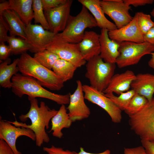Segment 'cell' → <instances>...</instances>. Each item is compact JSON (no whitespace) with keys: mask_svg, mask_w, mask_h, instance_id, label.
Listing matches in <instances>:
<instances>
[{"mask_svg":"<svg viewBox=\"0 0 154 154\" xmlns=\"http://www.w3.org/2000/svg\"><path fill=\"white\" fill-rule=\"evenodd\" d=\"M28 99L30 103L29 110L27 114L19 116V119L23 122H25L29 119L31 121V124L27 125L17 120L9 121L16 127H23L32 130L35 136L36 145L40 147L44 142L48 143L50 141V138L45 129L49 128L50 121L58 111L50 109L42 101L40 102L39 106L36 98L28 97Z\"/></svg>","mask_w":154,"mask_h":154,"instance_id":"cell-1","label":"cell"},{"mask_svg":"<svg viewBox=\"0 0 154 154\" xmlns=\"http://www.w3.org/2000/svg\"><path fill=\"white\" fill-rule=\"evenodd\" d=\"M11 81L12 91L19 97L26 95L28 97L47 99L61 105L69 103L70 94L61 95L51 92L43 88L32 77L17 73L13 76Z\"/></svg>","mask_w":154,"mask_h":154,"instance_id":"cell-2","label":"cell"},{"mask_svg":"<svg viewBox=\"0 0 154 154\" xmlns=\"http://www.w3.org/2000/svg\"><path fill=\"white\" fill-rule=\"evenodd\" d=\"M17 66L21 74L35 78L50 90L59 91L64 86V82L53 70L40 64L27 52L21 55Z\"/></svg>","mask_w":154,"mask_h":154,"instance_id":"cell-3","label":"cell"},{"mask_svg":"<svg viewBox=\"0 0 154 154\" xmlns=\"http://www.w3.org/2000/svg\"><path fill=\"white\" fill-rule=\"evenodd\" d=\"M96 27L97 23L92 15L82 6L78 14L70 16L64 29L55 35L53 41L78 44L82 40L86 29Z\"/></svg>","mask_w":154,"mask_h":154,"instance_id":"cell-4","label":"cell"},{"mask_svg":"<svg viewBox=\"0 0 154 154\" xmlns=\"http://www.w3.org/2000/svg\"><path fill=\"white\" fill-rule=\"evenodd\" d=\"M86 68L85 76L89 80L90 86L103 92L114 74L116 64L105 62L99 55L87 61Z\"/></svg>","mask_w":154,"mask_h":154,"instance_id":"cell-5","label":"cell"},{"mask_svg":"<svg viewBox=\"0 0 154 154\" xmlns=\"http://www.w3.org/2000/svg\"><path fill=\"white\" fill-rule=\"evenodd\" d=\"M129 117L131 129L141 139L154 142V98L139 112Z\"/></svg>","mask_w":154,"mask_h":154,"instance_id":"cell-6","label":"cell"},{"mask_svg":"<svg viewBox=\"0 0 154 154\" xmlns=\"http://www.w3.org/2000/svg\"><path fill=\"white\" fill-rule=\"evenodd\" d=\"M154 52V45L146 42H119V54L116 64L120 68L137 64L144 55Z\"/></svg>","mask_w":154,"mask_h":154,"instance_id":"cell-7","label":"cell"},{"mask_svg":"<svg viewBox=\"0 0 154 154\" xmlns=\"http://www.w3.org/2000/svg\"><path fill=\"white\" fill-rule=\"evenodd\" d=\"M82 88L85 99L98 105L105 110L110 116L113 122L115 123L121 122L122 111L103 92L87 85H83Z\"/></svg>","mask_w":154,"mask_h":154,"instance_id":"cell-8","label":"cell"},{"mask_svg":"<svg viewBox=\"0 0 154 154\" xmlns=\"http://www.w3.org/2000/svg\"><path fill=\"white\" fill-rule=\"evenodd\" d=\"M25 33V40L31 47L30 51L35 53L46 49L56 35L40 25L31 23L26 25Z\"/></svg>","mask_w":154,"mask_h":154,"instance_id":"cell-9","label":"cell"},{"mask_svg":"<svg viewBox=\"0 0 154 154\" xmlns=\"http://www.w3.org/2000/svg\"><path fill=\"white\" fill-rule=\"evenodd\" d=\"M100 4L105 14L113 20L117 29L127 25L133 19L129 12L131 6L123 0H100Z\"/></svg>","mask_w":154,"mask_h":154,"instance_id":"cell-10","label":"cell"},{"mask_svg":"<svg viewBox=\"0 0 154 154\" xmlns=\"http://www.w3.org/2000/svg\"><path fill=\"white\" fill-rule=\"evenodd\" d=\"M46 49L56 54L60 58L71 63L77 68L86 63L82 56L78 43L53 41Z\"/></svg>","mask_w":154,"mask_h":154,"instance_id":"cell-11","label":"cell"},{"mask_svg":"<svg viewBox=\"0 0 154 154\" xmlns=\"http://www.w3.org/2000/svg\"><path fill=\"white\" fill-rule=\"evenodd\" d=\"M76 88L72 94H70V102L67 109L72 122L88 118L90 114L89 108L84 101V96L81 81H76Z\"/></svg>","mask_w":154,"mask_h":154,"instance_id":"cell-12","label":"cell"},{"mask_svg":"<svg viewBox=\"0 0 154 154\" xmlns=\"http://www.w3.org/2000/svg\"><path fill=\"white\" fill-rule=\"evenodd\" d=\"M73 1L67 0L64 4L45 12L49 30L57 34L65 29L69 18Z\"/></svg>","mask_w":154,"mask_h":154,"instance_id":"cell-13","label":"cell"},{"mask_svg":"<svg viewBox=\"0 0 154 154\" xmlns=\"http://www.w3.org/2000/svg\"><path fill=\"white\" fill-rule=\"evenodd\" d=\"M25 136L35 141L34 133L31 129L23 127H16L9 121H0V139L4 140L9 145L15 154H22L16 147V141L19 137Z\"/></svg>","mask_w":154,"mask_h":154,"instance_id":"cell-14","label":"cell"},{"mask_svg":"<svg viewBox=\"0 0 154 154\" xmlns=\"http://www.w3.org/2000/svg\"><path fill=\"white\" fill-rule=\"evenodd\" d=\"M109 38L118 42L124 41L137 43L145 42L143 35L139 27L136 13L131 21L119 29L108 31Z\"/></svg>","mask_w":154,"mask_h":154,"instance_id":"cell-15","label":"cell"},{"mask_svg":"<svg viewBox=\"0 0 154 154\" xmlns=\"http://www.w3.org/2000/svg\"><path fill=\"white\" fill-rule=\"evenodd\" d=\"M33 0H9L0 4V15L6 9L15 11L27 25L31 23L34 19Z\"/></svg>","mask_w":154,"mask_h":154,"instance_id":"cell-16","label":"cell"},{"mask_svg":"<svg viewBox=\"0 0 154 154\" xmlns=\"http://www.w3.org/2000/svg\"><path fill=\"white\" fill-rule=\"evenodd\" d=\"M78 44L82 56L86 61L100 54V35L95 31H85L82 40Z\"/></svg>","mask_w":154,"mask_h":154,"instance_id":"cell-17","label":"cell"},{"mask_svg":"<svg viewBox=\"0 0 154 154\" xmlns=\"http://www.w3.org/2000/svg\"><path fill=\"white\" fill-rule=\"evenodd\" d=\"M108 31L106 29H101L100 55L105 62L116 64L119 54V42L111 39L108 35Z\"/></svg>","mask_w":154,"mask_h":154,"instance_id":"cell-18","label":"cell"},{"mask_svg":"<svg viewBox=\"0 0 154 154\" xmlns=\"http://www.w3.org/2000/svg\"><path fill=\"white\" fill-rule=\"evenodd\" d=\"M136 77V75L133 72L130 70L120 74H115L103 92L105 94L114 93L119 95L121 93L129 90Z\"/></svg>","mask_w":154,"mask_h":154,"instance_id":"cell-19","label":"cell"},{"mask_svg":"<svg viewBox=\"0 0 154 154\" xmlns=\"http://www.w3.org/2000/svg\"><path fill=\"white\" fill-rule=\"evenodd\" d=\"M78 1L91 12L96 21L98 27L101 29H106L109 31L117 29L115 24L105 17L100 5V0H78Z\"/></svg>","mask_w":154,"mask_h":154,"instance_id":"cell-20","label":"cell"},{"mask_svg":"<svg viewBox=\"0 0 154 154\" xmlns=\"http://www.w3.org/2000/svg\"><path fill=\"white\" fill-rule=\"evenodd\" d=\"M131 88L135 93L145 98L148 101L153 98L154 94V75L150 73H139L136 75Z\"/></svg>","mask_w":154,"mask_h":154,"instance_id":"cell-21","label":"cell"},{"mask_svg":"<svg viewBox=\"0 0 154 154\" xmlns=\"http://www.w3.org/2000/svg\"><path fill=\"white\" fill-rule=\"evenodd\" d=\"M0 16H3L8 25L10 36H17L26 39L25 31L26 25L15 11L6 9L3 12Z\"/></svg>","mask_w":154,"mask_h":154,"instance_id":"cell-22","label":"cell"},{"mask_svg":"<svg viewBox=\"0 0 154 154\" xmlns=\"http://www.w3.org/2000/svg\"><path fill=\"white\" fill-rule=\"evenodd\" d=\"M64 105H61L56 114L51 119V128L49 132L52 131L54 137L60 139L63 135L62 130L64 128H68L71 126L72 121L67 113Z\"/></svg>","mask_w":154,"mask_h":154,"instance_id":"cell-23","label":"cell"},{"mask_svg":"<svg viewBox=\"0 0 154 154\" xmlns=\"http://www.w3.org/2000/svg\"><path fill=\"white\" fill-rule=\"evenodd\" d=\"M19 58L15 59L10 64L9 58L1 63L0 64V86L5 88H11L12 78L19 71L17 66Z\"/></svg>","mask_w":154,"mask_h":154,"instance_id":"cell-24","label":"cell"},{"mask_svg":"<svg viewBox=\"0 0 154 154\" xmlns=\"http://www.w3.org/2000/svg\"><path fill=\"white\" fill-rule=\"evenodd\" d=\"M77 68L70 62L59 58L56 62L52 69L64 83L72 78Z\"/></svg>","mask_w":154,"mask_h":154,"instance_id":"cell-25","label":"cell"},{"mask_svg":"<svg viewBox=\"0 0 154 154\" xmlns=\"http://www.w3.org/2000/svg\"><path fill=\"white\" fill-rule=\"evenodd\" d=\"M135 94L134 91L131 89L121 93L118 96H115L112 93L104 94L121 110L124 111Z\"/></svg>","mask_w":154,"mask_h":154,"instance_id":"cell-26","label":"cell"},{"mask_svg":"<svg viewBox=\"0 0 154 154\" xmlns=\"http://www.w3.org/2000/svg\"><path fill=\"white\" fill-rule=\"evenodd\" d=\"M7 42L9 44L12 54L21 55L31 49L30 45L26 40L21 38L8 36Z\"/></svg>","mask_w":154,"mask_h":154,"instance_id":"cell-27","label":"cell"},{"mask_svg":"<svg viewBox=\"0 0 154 154\" xmlns=\"http://www.w3.org/2000/svg\"><path fill=\"white\" fill-rule=\"evenodd\" d=\"M33 58L40 64L50 70L60 58L56 54L47 49L35 53Z\"/></svg>","mask_w":154,"mask_h":154,"instance_id":"cell-28","label":"cell"},{"mask_svg":"<svg viewBox=\"0 0 154 154\" xmlns=\"http://www.w3.org/2000/svg\"><path fill=\"white\" fill-rule=\"evenodd\" d=\"M148 102L144 96L135 93L124 112L129 116L134 115L141 111Z\"/></svg>","mask_w":154,"mask_h":154,"instance_id":"cell-29","label":"cell"},{"mask_svg":"<svg viewBox=\"0 0 154 154\" xmlns=\"http://www.w3.org/2000/svg\"><path fill=\"white\" fill-rule=\"evenodd\" d=\"M33 9L35 24L39 23L44 29L49 30V25L43 12L41 0H33Z\"/></svg>","mask_w":154,"mask_h":154,"instance_id":"cell-30","label":"cell"},{"mask_svg":"<svg viewBox=\"0 0 154 154\" xmlns=\"http://www.w3.org/2000/svg\"><path fill=\"white\" fill-rule=\"evenodd\" d=\"M136 13L139 27L144 35L154 26V22L151 20L150 15L141 12Z\"/></svg>","mask_w":154,"mask_h":154,"instance_id":"cell-31","label":"cell"},{"mask_svg":"<svg viewBox=\"0 0 154 154\" xmlns=\"http://www.w3.org/2000/svg\"><path fill=\"white\" fill-rule=\"evenodd\" d=\"M9 28L7 23L2 16H0V43L7 41V34Z\"/></svg>","mask_w":154,"mask_h":154,"instance_id":"cell-32","label":"cell"},{"mask_svg":"<svg viewBox=\"0 0 154 154\" xmlns=\"http://www.w3.org/2000/svg\"><path fill=\"white\" fill-rule=\"evenodd\" d=\"M67 0H41V1L43 10L45 12L64 4Z\"/></svg>","mask_w":154,"mask_h":154,"instance_id":"cell-33","label":"cell"},{"mask_svg":"<svg viewBox=\"0 0 154 154\" xmlns=\"http://www.w3.org/2000/svg\"><path fill=\"white\" fill-rule=\"evenodd\" d=\"M43 150L48 154H77L75 151L64 150L62 148L56 147L54 145H52L50 147H44Z\"/></svg>","mask_w":154,"mask_h":154,"instance_id":"cell-34","label":"cell"},{"mask_svg":"<svg viewBox=\"0 0 154 154\" xmlns=\"http://www.w3.org/2000/svg\"><path fill=\"white\" fill-rule=\"evenodd\" d=\"M11 54V49L9 46L6 45L5 43H0V60H5L9 58Z\"/></svg>","mask_w":154,"mask_h":154,"instance_id":"cell-35","label":"cell"},{"mask_svg":"<svg viewBox=\"0 0 154 154\" xmlns=\"http://www.w3.org/2000/svg\"><path fill=\"white\" fill-rule=\"evenodd\" d=\"M123 1L130 5H132L135 7L139 6H144L147 4H153V0H124Z\"/></svg>","mask_w":154,"mask_h":154,"instance_id":"cell-36","label":"cell"},{"mask_svg":"<svg viewBox=\"0 0 154 154\" xmlns=\"http://www.w3.org/2000/svg\"><path fill=\"white\" fill-rule=\"evenodd\" d=\"M124 154H147L142 146L129 148H125Z\"/></svg>","mask_w":154,"mask_h":154,"instance_id":"cell-37","label":"cell"},{"mask_svg":"<svg viewBox=\"0 0 154 154\" xmlns=\"http://www.w3.org/2000/svg\"><path fill=\"white\" fill-rule=\"evenodd\" d=\"M141 142L147 154H154V142L141 139Z\"/></svg>","mask_w":154,"mask_h":154,"instance_id":"cell-38","label":"cell"},{"mask_svg":"<svg viewBox=\"0 0 154 154\" xmlns=\"http://www.w3.org/2000/svg\"><path fill=\"white\" fill-rule=\"evenodd\" d=\"M0 154H15L9 145L4 140L0 139Z\"/></svg>","mask_w":154,"mask_h":154,"instance_id":"cell-39","label":"cell"},{"mask_svg":"<svg viewBox=\"0 0 154 154\" xmlns=\"http://www.w3.org/2000/svg\"><path fill=\"white\" fill-rule=\"evenodd\" d=\"M143 38L145 42L154 45V26L143 35Z\"/></svg>","mask_w":154,"mask_h":154,"instance_id":"cell-40","label":"cell"},{"mask_svg":"<svg viewBox=\"0 0 154 154\" xmlns=\"http://www.w3.org/2000/svg\"><path fill=\"white\" fill-rule=\"evenodd\" d=\"M77 154H111L110 151L109 149H107L101 153H94L87 152L85 151L83 148L80 147V151L77 153Z\"/></svg>","mask_w":154,"mask_h":154,"instance_id":"cell-41","label":"cell"},{"mask_svg":"<svg viewBox=\"0 0 154 154\" xmlns=\"http://www.w3.org/2000/svg\"><path fill=\"white\" fill-rule=\"evenodd\" d=\"M150 54L151 58L148 62V64L150 67L154 69V52L151 53Z\"/></svg>","mask_w":154,"mask_h":154,"instance_id":"cell-42","label":"cell"},{"mask_svg":"<svg viewBox=\"0 0 154 154\" xmlns=\"http://www.w3.org/2000/svg\"><path fill=\"white\" fill-rule=\"evenodd\" d=\"M151 15L154 17V7L150 12Z\"/></svg>","mask_w":154,"mask_h":154,"instance_id":"cell-43","label":"cell"}]
</instances>
